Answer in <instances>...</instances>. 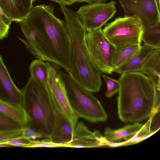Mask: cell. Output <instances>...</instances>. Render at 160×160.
<instances>
[{
    "mask_svg": "<svg viewBox=\"0 0 160 160\" xmlns=\"http://www.w3.org/2000/svg\"><path fill=\"white\" fill-rule=\"evenodd\" d=\"M10 26L8 25L0 15V39L2 40L8 36Z\"/></svg>",
    "mask_w": 160,
    "mask_h": 160,
    "instance_id": "cell-29",
    "label": "cell"
},
{
    "mask_svg": "<svg viewBox=\"0 0 160 160\" xmlns=\"http://www.w3.org/2000/svg\"><path fill=\"white\" fill-rule=\"evenodd\" d=\"M4 143L11 145L13 147L28 148L29 143V139H26L22 137Z\"/></svg>",
    "mask_w": 160,
    "mask_h": 160,
    "instance_id": "cell-28",
    "label": "cell"
},
{
    "mask_svg": "<svg viewBox=\"0 0 160 160\" xmlns=\"http://www.w3.org/2000/svg\"><path fill=\"white\" fill-rule=\"evenodd\" d=\"M85 40L92 58L99 69L112 74L114 68L112 59L116 47L107 39L102 29L87 32Z\"/></svg>",
    "mask_w": 160,
    "mask_h": 160,
    "instance_id": "cell-7",
    "label": "cell"
},
{
    "mask_svg": "<svg viewBox=\"0 0 160 160\" xmlns=\"http://www.w3.org/2000/svg\"><path fill=\"white\" fill-rule=\"evenodd\" d=\"M154 49L144 44L141 46L139 50L135 55L126 63L115 69L114 72L121 74L128 72H140L143 62Z\"/></svg>",
    "mask_w": 160,
    "mask_h": 160,
    "instance_id": "cell-16",
    "label": "cell"
},
{
    "mask_svg": "<svg viewBox=\"0 0 160 160\" xmlns=\"http://www.w3.org/2000/svg\"><path fill=\"white\" fill-rule=\"evenodd\" d=\"M144 30L140 20L135 16L118 17L102 29L107 39L116 47L139 44Z\"/></svg>",
    "mask_w": 160,
    "mask_h": 160,
    "instance_id": "cell-6",
    "label": "cell"
},
{
    "mask_svg": "<svg viewBox=\"0 0 160 160\" xmlns=\"http://www.w3.org/2000/svg\"><path fill=\"white\" fill-rule=\"evenodd\" d=\"M144 44L154 49L160 48V23L144 29L141 38Z\"/></svg>",
    "mask_w": 160,
    "mask_h": 160,
    "instance_id": "cell-21",
    "label": "cell"
},
{
    "mask_svg": "<svg viewBox=\"0 0 160 160\" xmlns=\"http://www.w3.org/2000/svg\"><path fill=\"white\" fill-rule=\"evenodd\" d=\"M102 76L106 82L107 89L105 96L107 98H110L118 92L120 88V84L118 80L112 79L105 74H103Z\"/></svg>",
    "mask_w": 160,
    "mask_h": 160,
    "instance_id": "cell-24",
    "label": "cell"
},
{
    "mask_svg": "<svg viewBox=\"0 0 160 160\" xmlns=\"http://www.w3.org/2000/svg\"><path fill=\"white\" fill-rule=\"evenodd\" d=\"M65 147V145L53 142L50 138H45L42 140H31L29 139V143L28 148H56Z\"/></svg>",
    "mask_w": 160,
    "mask_h": 160,
    "instance_id": "cell-25",
    "label": "cell"
},
{
    "mask_svg": "<svg viewBox=\"0 0 160 160\" xmlns=\"http://www.w3.org/2000/svg\"><path fill=\"white\" fill-rule=\"evenodd\" d=\"M22 130L19 131L0 132V142H5L13 139L22 137Z\"/></svg>",
    "mask_w": 160,
    "mask_h": 160,
    "instance_id": "cell-27",
    "label": "cell"
},
{
    "mask_svg": "<svg viewBox=\"0 0 160 160\" xmlns=\"http://www.w3.org/2000/svg\"><path fill=\"white\" fill-rule=\"evenodd\" d=\"M56 2L61 6H70L73 3L77 2V0H50Z\"/></svg>",
    "mask_w": 160,
    "mask_h": 160,
    "instance_id": "cell-30",
    "label": "cell"
},
{
    "mask_svg": "<svg viewBox=\"0 0 160 160\" xmlns=\"http://www.w3.org/2000/svg\"><path fill=\"white\" fill-rule=\"evenodd\" d=\"M71 40V69L68 73L77 83L92 92H98L102 85V72L93 62L85 40L87 31L76 12L61 6Z\"/></svg>",
    "mask_w": 160,
    "mask_h": 160,
    "instance_id": "cell-3",
    "label": "cell"
},
{
    "mask_svg": "<svg viewBox=\"0 0 160 160\" xmlns=\"http://www.w3.org/2000/svg\"><path fill=\"white\" fill-rule=\"evenodd\" d=\"M22 137L27 139H34L44 138L41 133L28 126L22 130Z\"/></svg>",
    "mask_w": 160,
    "mask_h": 160,
    "instance_id": "cell-26",
    "label": "cell"
},
{
    "mask_svg": "<svg viewBox=\"0 0 160 160\" xmlns=\"http://www.w3.org/2000/svg\"><path fill=\"white\" fill-rule=\"evenodd\" d=\"M55 106V105H54ZM55 123L50 138L56 143L66 145L72 139L74 128L70 122L55 107Z\"/></svg>",
    "mask_w": 160,
    "mask_h": 160,
    "instance_id": "cell-14",
    "label": "cell"
},
{
    "mask_svg": "<svg viewBox=\"0 0 160 160\" xmlns=\"http://www.w3.org/2000/svg\"><path fill=\"white\" fill-rule=\"evenodd\" d=\"M153 118H150L137 133L128 140L123 142V146L136 144L149 138L157 131H152L151 129L152 122Z\"/></svg>",
    "mask_w": 160,
    "mask_h": 160,
    "instance_id": "cell-22",
    "label": "cell"
},
{
    "mask_svg": "<svg viewBox=\"0 0 160 160\" xmlns=\"http://www.w3.org/2000/svg\"><path fill=\"white\" fill-rule=\"evenodd\" d=\"M54 6L33 7L20 26L26 40L18 37L37 59L71 69V40L65 21L54 15Z\"/></svg>",
    "mask_w": 160,
    "mask_h": 160,
    "instance_id": "cell-1",
    "label": "cell"
},
{
    "mask_svg": "<svg viewBox=\"0 0 160 160\" xmlns=\"http://www.w3.org/2000/svg\"><path fill=\"white\" fill-rule=\"evenodd\" d=\"M60 67L55 63H51L48 71V85L55 107L74 128L78 118L71 107L64 84L59 76Z\"/></svg>",
    "mask_w": 160,
    "mask_h": 160,
    "instance_id": "cell-9",
    "label": "cell"
},
{
    "mask_svg": "<svg viewBox=\"0 0 160 160\" xmlns=\"http://www.w3.org/2000/svg\"><path fill=\"white\" fill-rule=\"evenodd\" d=\"M0 100L12 105L23 108L22 90L12 79L0 55Z\"/></svg>",
    "mask_w": 160,
    "mask_h": 160,
    "instance_id": "cell-11",
    "label": "cell"
},
{
    "mask_svg": "<svg viewBox=\"0 0 160 160\" xmlns=\"http://www.w3.org/2000/svg\"><path fill=\"white\" fill-rule=\"evenodd\" d=\"M143 125L139 122H135L116 129L107 128L104 132V137L107 140L112 142H116L128 138H130L135 135Z\"/></svg>",
    "mask_w": 160,
    "mask_h": 160,
    "instance_id": "cell-17",
    "label": "cell"
},
{
    "mask_svg": "<svg viewBox=\"0 0 160 160\" xmlns=\"http://www.w3.org/2000/svg\"><path fill=\"white\" fill-rule=\"evenodd\" d=\"M124 16H135L141 21L144 29L160 23L159 6L157 0H118Z\"/></svg>",
    "mask_w": 160,
    "mask_h": 160,
    "instance_id": "cell-10",
    "label": "cell"
},
{
    "mask_svg": "<svg viewBox=\"0 0 160 160\" xmlns=\"http://www.w3.org/2000/svg\"><path fill=\"white\" fill-rule=\"evenodd\" d=\"M31 1H32V2L33 3V2H35V1H36V0H31Z\"/></svg>",
    "mask_w": 160,
    "mask_h": 160,
    "instance_id": "cell-33",
    "label": "cell"
},
{
    "mask_svg": "<svg viewBox=\"0 0 160 160\" xmlns=\"http://www.w3.org/2000/svg\"><path fill=\"white\" fill-rule=\"evenodd\" d=\"M141 47V44H135L116 47L112 59L114 70L129 60L139 50Z\"/></svg>",
    "mask_w": 160,
    "mask_h": 160,
    "instance_id": "cell-18",
    "label": "cell"
},
{
    "mask_svg": "<svg viewBox=\"0 0 160 160\" xmlns=\"http://www.w3.org/2000/svg\"><path fill=\"white\" fill-rule=\"evenodd\" d=\"M118 113L122 122H139L159 111L160 86L140 72L124 73L118 80Z\"/></svg>",
    "mask_w": 160,
    "mask_h": 160,
    "instance_id": "cell-2",
    "label": "cell"
},
{
    "mask_svg": "<svg viewBox=\"0 0 160 160\" xmlns=\"http://www.w3.org/2000/svg\"><path fill=\"white\" fill-rule=\"evenodd\" d=\"M22 90L23 108L29 119L27 126L50 138L54 126L55 108L48 85L30 76Z\"/></svg>",
    "mask_w": 160,
    "mask_h": 160,
    "instance_id": "cell-4",
    "label": "cell"
},
{
    "mask_svg": "<svg viewBox=\"0 0 160 160\" xmlns=\"http://www.w3.org/2000/svg\"><path fill=\"white\" fill-rule=\"evenodd\" d=\"M13 147L12 146L4 142H0V148Z\"/></svg>",
    "mask_w": 160,
    "mask_h": 160,
    "instance_id": "cell-32",
    "label": "cell"
},
{
    "mask_svg": "<svg viewBox=\"0 0 160 160\" xmlns=\"http://www.w3.org/2000/svg\"><path fill=\"white\" fill-rule=\"evenodd\" d=\"M0 112L27 125L29 119L23 108L12 105L0 100Z\"/></svg>",
    "mask_w": 160,
    "mask_h": 160,
    "instance_id": "cell-20",
    "label": "cell"
},
{
    "mask_svg": "<svg viewBox=\"0 0 160 160\" xmlns=\"http://www.w3.org/2000/svg\"><path fill=\"white\" fill-rule=\"evenodd\" d=\"M33 7L31 0H0V8L12 22H21Z\"/></svg>",
    "mask_w": 160,
    "mask_h": 160,
    "instance_id": "cell-13",
    "label": "cell"
},
{
    "mask_svg": "<svg viewBox=\"0 0 160 160\" xmlns=\"http://www.w3.org/2000/svg\"><path fill=\"white\" fill-rule=\"evenodd\" d=\"M51 63L39 59L33 61L29 67L30 76L40 82L48 85V71Z\"/></svg>",
    "mask_w": 160,
    "mask_h": 160,
    "instance_id": "cell-19",
    "label": "cell"
},
{
    "mask_svg": "<svg viewBox=\"0 0 160 160\" xmlns=\"http://www.w3.org/2000/svg\"><path fill=\"white\" fill-rule=\"evenodd\" d=\"M140 72L146 74L160 86V48L154 49L147 56L141 65Z\"/></svg>",
    "mask_w": 160,
    "mask_h": 160,
    "instance_id": "cell-15",
    "label": "cell"
},
{
    "mask_svg": "<svg viewBox=\"0 0 160 160\" xmlns=\"http://www.w3.org/2000/svg\"><path fill=\"white\" fill-rule=\"evenodd\" d=\"M104 136L97 130L91 131L82 122H77L74 130L72 139L66 147L96 148L104 146Z\"/></svg>",
    "mask_w": 160,
    "mask_h": 160,
    "instance_id": "cell-12",
    "label": "cell"
},
{
    "mask_svg": "<svg viewBox=\"0 0 160 160\" xmlns=\"http://www.w3.org/2000/svg\"><path fill=\"white\" fill-rule=\"evenodd\" d=\"M107 0H77V2H86L88 3L96 2H105Z\"/></svg>",
    "mask_w": 160,
    "mask_h": 160,
    "instance_id": "cell-31",
    "label": "cell"
},
{
    "mask_svg": "<svg viewBox=\"0 0 160 160\" xmlns=\"http://www.w3.org/2000/svg\"><path fill=\"white\" fill-rule=\"evenodd\" d=\"M26 125L0 112V132L22 130Z\"/></svg>",
    "mask_w": 160,
    "mask_h": 160,
    "instance_id": "cell-23",
    "label": "cell"
},
{
    "mask_svg": "<svg viewBox=\"0 0 160 160\" xmlns=\"http://www.w3.org/2000/svg\"><path fill=\"white\" fill-rule=\"evenodd\" d=\"M71 107L78 118L92 123L103 122L108 115L99 101L92 92L77 83L70 75L59 70Z\"/></svg>",
    "mask_w": 160,
    "mask_h": 160,
    "instance_id": "cell-5",
    "label": "cell"
},
{
    "mask_svg": "<svg viewBox=\"0 0 160 160\" xmlns=\"http://www.w3.org/2000/svg\"><path fill=\"white\" fill-rule=\"evenodd\" d=\"M116 2H96L81 7L76 12L87 32L101 28L116 13Z\"/></svg>",
    "mask_w": 160,
    "mask_h": 160,
    "instance_id": "cell-8",
    "label": "cell"
}]
</instances>
